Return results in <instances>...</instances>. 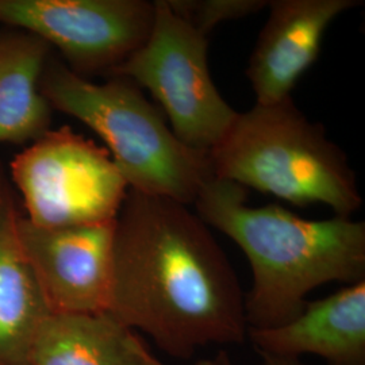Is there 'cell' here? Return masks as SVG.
Returning a JSON list of instances; mask_svg holds the SVG:
<instances>
[{"mask_svg":"<svg viewBox=\"0 0 365 365\" xmlns=\"http://www.w3.org/2000/svg\"><path fill=\"white\" fill-rule=\"evenodd\" d=\"M107 313L173 359L248 339L245 292L196 214L129 190L115 221Z\"/></svg>","mask_w":365,"mask_h":365,"instance_id":"1","label":"cell"},{"mask_svg":"<svg viewBox=\"0 0 365 365\" xmlns=\"http://www.w3.org/2000/svg\"><path fill=\"white\" fill-rule=\"evenodd\" d=\"M247 200V188L212 178L194 205L196 215L233 240L248 259V329L286 325L322 284L364 282V222L337 215L304 220L279 205L250 207Z\"/></svg>","mask_w":365,"mask_h":365,"instance_id":"2","label":"cell"},{"mask_svg":"<svg viewBox=\"0 0 365 365\" xmlns=\"http://www.w3.org/2000/svg\"><path fill=\"white\" fill-rule=\"evenodd\" d=\"M41 90L52 107L76 118L105 141L129 190L188 206L214 178L210 152L182 144L161 110L129 78L113 76L96 84L51 61Z\"/></svg>","mask_w":365,"mask_h":365,"instance_id":"3","label":"cell"},{"mask_svg":"<svg viewBox=\"0 0 365 365\" xmlns=\"http://www.w3.org/2000/svg\"><path fill=\"white\" fill-rule=\"evenodd\" d=\"M212 175L264 194L307 206L322 203L351 218L363 206L356 175L345 152L329 140L292 98L238 113L210 150Z\"/></svg>","mask_w":365,"mask_h":365,"instance_id":"4","label":"cell"},{"mask_svg":"<svg viewBox=\"0 0 365 365\" xmlns=\"http://www.w3.org/2000/svg\"><path fill=\"white\" fill-rule=\"evenodd\" d=\"M111 76L150 92L175 135L196 150L210 152L238 115L211 78L209 37L173 13L167 0L155 1L149 37Z\"/></svg>","mask_w":365,"mask_h":365,"instance_id":"5","label":"cell"},{"mask_svg":"<svg viewBox=\"0 0 365 365\" xmlns=\"http://www.w3.org/2000/svg\"><path fill=\"white\" fill-rule=\"evenodd\" d=\"M26 220L39 227L117 220L129 185L108 150L69 128L49 130L14 158Z\"/></svg>","mask_w":365,"mask_h":365,"instance_id":"6","label":"cell"},{"mask_svg":"<svg viewBox=\"0 0 365 365\" xmlns=\"http://www.w3.org/2000/svg\"><path fill=\"white\" fill-rule=\"evenodd\" d=\"M155 1L0 0V24L56 46L78 76L113 75L149 37Z\"/></svg>","mask_w":365,"mask_h":365,"instance_id":"7","label":"cell"},{"mask_svg":"<svg viewBox=\"0 0 365 365\" xmlns=\"http://www.w3.org/2000/svg\"><path fill=\"white\" fill-rule=\"evenodd\" d=\"M115 221L39 227L26 217H18L21 247L51 313H107Z\"/></svg>","mask_w":365,"mask_h":365,"instance_id":"8","label":"cell"},{"mask_svg":"<svg viewBox=\"0 0 365 365\" xmlns=\"http://www.w3.org/2000/svg\"><path fill=\"white\" fill-rule=\"evenodd\" d=\"M359 4V0L268 1V19L247 68L256 103L274 105L289 98L317 61L331 22Z\"/></svg>","mask_w":365,"mask_h":365,"instance_id":"9","label":"cell"},{"mask_svg":"<svg viewBox=\"0 0 365 365\" xmlns=\"http://www.w3.org/2000/svg\"><path fill=\"white\" fill-rule=\"evenodd\" d=\"M256 352L300 359L313 354L327 365H365V280L319 300H307L286 325L248 329Z\"/></svg>","mask_w":365,"mask_h":365,"instance_id":"10","label":"cell"},{"mask_svg":"<svg viewBox=\"0 0 365 365\" xmlns=\"http://www.w3.org/2000/svg\"><path fill=\"white\" fill-rule=\"evenodd\" d=\"M29 364L165 365L134 330L108 313L49 314L37 331Z\"/></svg>","mask_w":365,"mask_h":365,"instance_id":"11","label":"cell"},{"mask_svg":"<svg viewBox=\"0 0 365 365\" xmlns=\"http://www.w3.org/2000/svg\"><path fill=\"white\" fill-rule=\"evenodd\" d=\"M13 202L0 195V365H27L41 324L51 314L21 247Z\"/></svg>","mask_w":365,"mask_h":365,"instance_id":"12","label":"cell"},{"mask_svg":"<svg viewBox=\"0 0 365 365\" xmlns=\"http://www.w3.org/2000/svg\"><path fill=\"white\" fill-rule=\"evenodd\" d=\"M49 48L24 30L0 33V144L34 143L51 130L52 106L41 90Z\"/></svg>","mask_w":365,"mask_h":365,"instance_id":"13","label":"cell"},{"mask_svg":"<svg viewBox=\"0 0 365 365\" xmlns=\"http://www.w3.org/2000/svg\"><path fill=\"white\" fill-rule=\"evenodd\" d=\"M170 10L200 34L220 24L241 19L268 7L267 0H167Z\"/></svg>","mask_w":365,"mask_h":365,"instance_id":"14","label":"cell"},{"mask_svg":"<svg viewBox=\"0 0 365 365\" xmlns=\"http://www.w3.org/2000/svg\"><path fill=\"white\" fill-rule=\"evenodd\" d=\"M260 365H306L302 363L300 359H291V357H277L272 354L259 353Z\"/></svg>","mask_w":365,"mask_h":365,"instance_id":"15","label":"cell"},{"mask_svg":"<svg viewBox=\"0 0 365 365\" xmlns=\"http://www.w3.org/2000/svg\"><path fill=\"white\" fill-rule=\"evenodd\" d=\"M214 361H215L217 365H233L230 357L227 356V353L225 352V351H221V352L218 353L217 357L214 359Z\"/></svg>","mask_w":365,"mask_h":365,"instance_id":"16","label":"cell"},{"mask_svg":"<svg viewBox=\"0 0 365 365\" xmlns=\"http://www.w3.org/2000/svg\"><path fill=\"white\" fill-rule=\"evenodd\" d=\"M1 194H3V191H1V188H0V195H1Z\"/></svg>","mask_w":365,"mask_h":365,"instance_id":"17","label":"cell"},{"mask_svg":"<svg viewBox=\"0 0 365 365\" xmlns=\"http://www.w3.org/2000/svg\"><path fill=\"white\" fill-rule=\"evenodd\" d=\"M27 365H31V364H27Z\"/></svg>","mask_w":365,"mask_h":365,"instance_id":"18","label":"cell"}]
</instances>
